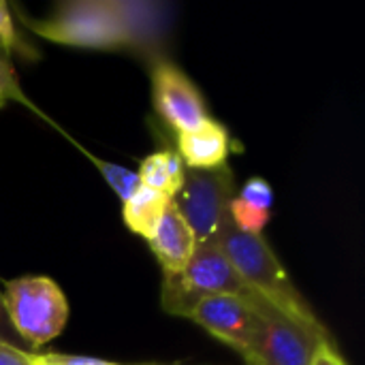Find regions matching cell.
I'll list each match as a JSON object with an SVG mask.
<instances>
[{"instance_id": "cell-6", "label": "cell", "mask_w": 365, "mask_h": 365, "mask_svg": "<svg viewBox=\"0 0 365 365\" xmlns=\"http://www.w3.org/2000/svg\"><path fill=\"white\" fill-rule=\"evenodd\" d=\"M259 302L242 295H212L199 302L188 319L246 359L265 334Z\"/></svg>"}, {"instance_id": "cell-7", "label": "cell", "mask_w": 365, "mask_h": 365, "mask_svg": "<svg viewBox=\"0 0 365 365\" xmlns=\"http://www.w3.org/2000/svg\"><path fill=\"white\" fill-rule=\"evenodd\" d=\"M259 308L265 319V334L259 346L244 359L246 365H310L314 351L323 342H331L293 323L263 299Z\"/></svg>"}, {"instance_id": "cell-9", "label": "cell", "mask_w": 365, "mask_h": 365, "mask_svg": "<svg viewBox=\"0 0 365 365\" xmlns=\"http://www.w3.org/2000/svg\"><path fill=\"white\" fill-rule=\"evenodd\" d=\"M126 32V49L141 56H158L167 34V4L141 0H111Z\"/></svg>"}, {"instance_id": "cell-19", "label": "cell", "mask_w": 365, "mask_h": 365, "mask_svg": "<svg viewBox=\"0 0 365 365\" xmlns=\"http://www.w3.org/2000/svg\"><path fill=\"white\" fill-rule=\"evenodd\" d=\"M310 365H349V364H346V361L342 359V355L336 351L334 342H323V344L314 351Z\"/></svg>"}, {"instance_id": "cell-10", "label": "cell", "mask_w": 365, "mask_h": 365, "mask_svg": "<svg viewBox=\"0 0 365 365\" xmlns=\"http://www.w3.org/2000/svg\"><path fill=\"white\" fill-rule=\"evenodd\" d=\"M152 252L156 255L160 267L165 274H178L186 267L190 261L195 248H197V237L178 212L173 203L167 205L163 220L158 222L154 235L148 240Z\"/></svg>"}, {"instance_id": "cell-4", "label": "cell", "mask_w": 365, "mask_h": 365, "mask_svg": "<svg viewBox=\"0 0 365 365\" xmlns=\"http://www.w3.org/2000/svg\"><path fill=\"white\" fill-rule=\"evenodd\" d=\"M2 299L15 334L32 349H38L58 338L66 325V297L49 278L26 276L11 280L6 282Z\"/></svg>"}, {"instance_id": "cell-21", "label": "cell", "mask_w": 365, "mask_h": 365, "mask_svg": "<svg viewBox=\"0 0 365 365\" xmlns=\"http://www.w3.org/2000/svg\"><path fill=\"white\" fill-rule=\"evenodd\" d=\"M4 103H6V98H4V96H2V94H0V107H2V105H4Z\"/></svg>"}, {"instance_id": "cell-22", "label": "cell", "mask_w": 365, "mask_h": 365, "mask_svg": "<svg viewBox=\"0 0 365 365\" xmlns=\"http://www.w3.org/2000/svg\"><path fill=\"white\" fill-rule=\"evenodd\" d=\"M36 365H41V364H38V359H36Z\"/></svg>"}, {"instance_id": "cell-13", "label": "cell", "mask_w": 365, "mask_h": 365, "mask_svg": "<svg viewBox=\"0 0 365 365\" xmlns=\"http://www.w3.org/2000/svg\"><path fill=\"white\" fill-rule=\"evenodd\" d=\"M169 203L171 199H167L165 195L141 186L128 201L122 203V218L133 233L143 240H150L158 222L163 220V214Z\"/></svg>"}, {"instance_id": "cell-5", "label": "cell", "mask_w": 365, "mask_h": 365, "mask_svg": "<svg viewBox=\"0 0 365 365\" xmlns=\"http://www.w3.org/2000/svg\"><path fill=\"white\" fill-rule=\"evenodd\" d=\"M231 199L233 175L225 165L218 169H186L182 188L171 203L195 233L197 244H203L218 240V231L229 214Z\"/></svg>"}, {"instance_id": "cell-17", "label": "cell", "mask_w": 365, "mask_h": 365, "mask_svg": "<svg viewBox=\"0 0 365 365\" xmlns=\"http://www.w3.org/2000/svg\"><path fill=\"white\" fill-rule=\"evenodd\" d=\"M41 365H122L98 357H83V355H62V353H49V355H36Z\"/></svg>"}, {"instance_id": "cell-12", "label": "cell", "mask_w": 365, "mask_h": 365, "mask_svg": "<svg viewBox=\"0 0 365 365\" xmlns=\"http://www.w3.org/2000/svg\"><path fill=\"white\" fill-rule=\"evenodd\" d=\"M184 173L186 167L180 158V154L163 150V152H154L148 158H143V163L139 165V182L145 188H152L160 195H165L167 199H173L178 195V190L182 188L184 182Z\"/></svg>"}, {"instance_id": "cell-15", "label": "cell", "mask_w": 365, "mask_h": 365, "mask_svg": "<svg viewBox=\"0 0 365 365\" xmlns=\"http://www.w3.org/2000/svg\"><path fill=\"white\" fill-rule=\"evenodd\" d=\"M90 160L98 167L101 175L105 178V182L113 188V192L124 201H128L139 188H141V182H139V175L137 171H130L126 167H120V165H113V163H105V160H98L94 156H90Z\"/></svg>"}, {"instance_id": "cell-1", "label": "cell", "mask_w": 365, "mask_h": 365, "mask_svg": "<svg viewBox=\"0 0 365 365\" xmlns=\"http://www.w3.org/2000/svg\"><path fill=\"white\" fill-rule=\"evenodd\" d=\"M218 244L237 276L242 278V282L246 284V289L255 297L263 299L293 323L310 329L321 338L331 340L329 331L323 327L314 310L291 284L284 267L280 265L278 257L263 240V235H250L240 231L227 214L218 231Z\"/></svg>"}, {"instance_id": "cell-2", "label": "cell", "mask_w": 365, "mask_h": 365, "mask_svg": "<svg viewBox=\"0 0 365 365\" xmlns=\"http://www.w3.org/2000/svg\"><path fill=\"white\" fill-rule=\"evenodd\" d=\"M212 295H242L259 299L246 289L218 240L197 244L190 261L182 272L165 274L160 306L173 317L188 319L197 304Z\"/></svg>"}, {"instance_id": "cell-18", "label": "cell", "mask_w": 365, "mask_h": 365, "mask_svg": "<svg viewBox=\"0 0 365 365\" xmlns=\"http://www.w3.org/2000/svg\"><path fill=\"white\" fill-rule=\"evenodd\" d=\"M0 365H36V355L0 342Z\"/></svg>"}, {"instance_id": "cell-8", "label": "cell", "mask_w": 365, "mask_h": 365, "mask_svg": "<svg viewBox=\"0 0 365 365\" xmlns=\"http://www.w3.org/2000/svg\"><path fill=\"white\" fill-rule=\"evenodd\" d=\"M152 94L158 115L180 135L207 120L205 103L195 83L171 62L160 60L152 71Z\"/></svg>"}, {"instance_id": "cell-16", "label": "cell", "mask_w": 365, "mask_h": 365, "mask_svg": "<svg viewBox=\"0 0 365 365\" xmlns=\"http://www.w3.org/2000/svg\"><path fill=\"white\" fill-rule=\"evenodd\" d=\"M240 201L248 203V205H255L259 210H265V212H272V205H274V190L269 186L267 180L263 178H252L244 184V188L240 190L237 195Z\"/></svg>"}, {"instance_id": "cell-14", "label": "cell", "mask_w": 365, "mask_h": 365, "mask_svg": "<svg viewBox=\"0 0 365 365\" xmlns=\"http://www.w3.org/2000/svg\"><path fill=\"white\" fill-rule=\"evenodd\" d=\"M15 30H13V19L9 13V6L0 0V94L9 101V98H17L24 101V94L17 88L13 68H11V51L15 45Z\"/></svg>"}, {"instance_id": "cell-11", "label": "cell", "mask_w": 365, "mask_h": 365, "mask_svg": "<svg viewBox=\"0 0 365 365\" xmlns=\"http://www.w3.org/2000/svg\"><path fill=\"white\" fill-rule=\"evenodd\" d=\"M178 150L188 169H218L227 165L229 133L214 120H205L192 130L178 135Z\"/></svg>"}, {"instance_id": "cell-20", "label": "cell", "mask_w": 365, "mask_h": 365, "mask_svg": "<svg viewBox=\"0 0 365 365\" xmlns=\"http://www.w3.org/2000/svg\"><path fill=\"white\" fill-rule=\"evenodd\" d=\"M0 342L11 344V346H17V342H21L19 336L15 334V329H13V325H11V321H9V317H6V308H4L2 295H0Z\"/></svg>"}, {"instance_id": "cell-3", "label": "cell", "mask_w": 365, "mask_h": 365, "mask_svg": "<svg viewBox=\"0 0 365 365\" xmlns=\"http://www.w3.org/2000/svg\"><path fill=\"white\" fill-rule=\"evenodd\" d=\"M26 26L53 43L86 49L126 47V32L111 0H73L45 19L21 17Z\"/></svg>"}]
</instances>
